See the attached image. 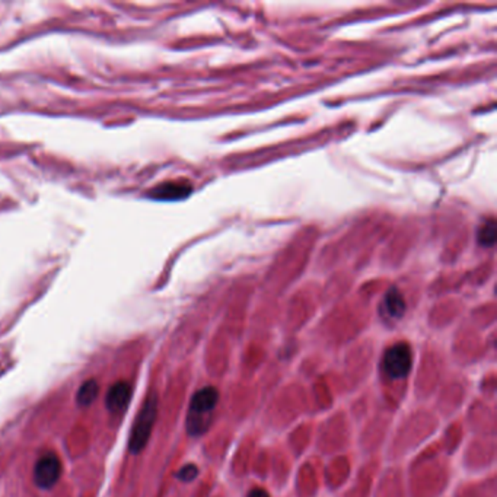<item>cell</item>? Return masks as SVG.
Instances as JSON below:
<instances>
[{
  "label": "cell",
  "mask_w": 497,
  "mask_h": 497,
  "mask_svg": "<svg viewBox=\"0 0 497 497\" xmlns=\"http://www.w3.org/2000/svg\"><path fill=\"white\" fill-rule=\"evenodd\" d=\"M191 188L188 184L184 183H168L159 187L156 190V197L164 198V200H175V198H181L190 194Z\"/></svg>",
  "instance_id": "52a82bcc"
},
{
  "label": "cell",
  "mask_w": 497,
  "mask_h": 497,
  "mask_svg": "<svg viewBox=\"0 0 497 497\" xmlns=\"http://www.w3.org/2000/svg\"><path fill=\"white\" fill-rule=\"evenodd\" d=\"M382 309L391 320H400L406 312V302L403 295L396 289H391L382 302Z\"/></svg>",
  "instance_id": "8992f818"
},
{
  "label": "cell",
  "mask_w": 497,
  "mask_h": 497,
  "mask_svg": "<svg viewBox=\"0 0 497 497\" xmlns=\"http://www.w3.org/2000/svg\"><path fill=\"white\" fill-rule=\"evenodd\" d=\"M131 399V388L127 382H117L114 384L105 399V404L111 413H120L123 411Z\"/></svg>",
  "instance_id": "5b68a950"
},
{
  "label": "cell",
  "mask_w": 497,
  "mask_h": 497,
  "mask_svg": "<svg viewBox=\"0 0 497 497\" xmlns=\"http://www.w3.org/2000/svg\"><path fill=\"white\" fill-rule=\"evenodd\" d=\"M197 474H198L197 467L193 465V464H188V465L183 467L180 471H178L176 475H178V479H181L183 482H191V480L195 479Z\"/></svg>",
  "instance_id": "30bf717a"
},
{
  "label": "cell",
  "mask_w": 497,
  "mask_h": 497,
  "mask_svg": "<svg viewBox=\"0 0 497 497\" xmlns=\"http://www.w3.org/2000/svg\"><path fill=\"white\" fill-rule=\"evenodd\" d=\"M98 391H99V387H98L96 381H93V380L86 381L85 384L81 385V388H79V391H77V395H76L77 404L82 406V407L91 406L93 403V400L96 399Z\"/></svg>",
  "instance_id": "ba28073f"
},
{
  "label": "cell",
  "mask_w": 497,
  "mask_h": 497,
  "mask_svg": "<svg viewBox=\"0 0 497 497\" xmlns=\"http://www.w3.org/2000/svg\"><path fill=\"white\" fill-rule=\"evenodd\" d=\"M62 463L53 452L44 453L34 467V482L38 487L50 489L60 479Z\"/></svg>",
  "instance_id": "277c9868"
},
{
  "label": "cell",
  "mask_w": 497,
  "mask_h": 497,
  "mask_svg": "<svg viewBox=\"0 0 497 497\" xmlns=\"http://www.w3.org/2000/svg\"><path fill=\"white\" fill-rule=\"evenodd\" d=\"M248 497H270V496H269V493H267L266 490H263V489H254V490L248 494Z\"/></svg>",
  "instance_id": "8fae6325"
},
{
  "label": "cell",
  "mask_w": 497,
  "mask_h": 497,
  "mask_svg": "<svg viewBox=\"0 0 497 497\" xmlns=\"http://www.w3.org/2000/svg\"><path fill=\"white\" fill-rule=\"evenodd\" d=\"M217 401L219 392L214 387L202 388L193 395L187 419V429L191 434L197 436L206 432L209 417L214 411Z\"/></svg>",
  "instance_id": "6da1fadb"
},
{
  "label": "cell",
  "mask_w": 497,
  "mask_h": 497,
  "mask_svg": "<svg viewBox=\"0 0 497 497\" xmlns=\"http://www.w3.org/2000/svg\"><path fill=\"white\" fill-rule=\"evenodd\" d=\"M413 365V353L407 343H396L384 356V370L392 380H403Z\"/></svg>",
  "instance_id": "3957f363"
},
{
  "label": "cell",
  "mask_w": 497,
  "mask_h": 497,
  "mask_svg": "<svg viewBox=\"0 0 497 497\" xmlns=\"http://www.w3.org/2000/svg\"><path fill=\"white\" fill-rule=\"evenodd\" d=\"M496 222L493 221H487L486 224H483V226L479 231V243L483 247H491L496 243Z\"/></svg>",
  "instance_id": "9c48e42d"
},
{
  "label": "cell",
  "mask_w": 497,
  "mask_h": 497,
  "mask_svg": "<svg viewBox=\"0 0 497 497\" xmlns=\"http://www.w3.org/2000/svg\"><path fill=\"white\" fill-rule=\"evenodd\" d=\"M156 414H157V399L155 394H150L146 399L142 410L138 411L130 433L129 448L133 453H138L146 446L156 420Z\"/></svg>",
  "instance_id": "7a4b0ae2"
}]
</instances>
